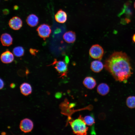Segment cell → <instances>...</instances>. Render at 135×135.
Returning <instances> with one entry per match:
<instances>
[{"instance_id":"obj_1","label":"cell","mask_w":135,"mask_h":135,"mask_svg":"<svg viewBox=\"0 0 135 135\" xmlns=\"http://www.w3.org/2000/svg\"><path fill=\"white\" fill-rule=\"evenodd\" d=\"M104 66L114 79L120 82L126 83L133 74L130 58L122 51L112 53L105 60Z\"/></svg>"},{"instance_id":"obj_2","label":"cell","mask_w":135,"mask_h":135,"mask_svg":"<svg viewBox=\"0 0 135 135\" xmlns=\"http://www.w3.org/2000/svg\"><path fill=\"white\" fill-rule=\"evenodd\" d=\"M69 123L74 134L80 135L87 134L88 128L81 115L78 118L70 121Z\"/></svg>"},{"instance_id":"obj_3","label":"cell","mask_w":135,"mask_h":135,"mask_svg":"<svg viewBox=\"0 0 135 135\" xmlns=\"http://www.w3.org/2000/svg\"><path fill=\"white\" fill-rule=\"evenodd\" d=\"M67 63L64 61H58L54 59L51 65H54L55 68L58 72L60 77L66 76L68 73V68Z\"/></svg>"},{"instance_id":"obj_4","label":"cell","mask_w":135,"mask_h":135,"mask_svg":"<svg viewBox=\"0 0 135 135\" xmlns=\"http://www.w3.org/2000/svg\"><path fill=\"white\" fill-rule=\"evenodd\" d=\"M89 54L92 58L100 60L104 54V49L100 45L98 44H94L90 48Z\"/></svg>"},{"instance_id":"obj_5","label":"cell","mask_w":135,"mask_h":135,"mask_svg":"<svg viewBox=\"0 0 135 135\" xmlns=\"http://www.w3.org/2000/svg\"><path fill=\"white\" fill-rule=\"evenodd\" d=\"M36 30L38 36L44 40L50 36L52 31L50 26L45 24L39 26Z\"/></svg>"},{"instance_id":"obj_6","label":"cell","mask_w":135,"mask_h":135,"mask_svg":"<svg viewBox=\"0 0 135 135\" xmlns=\"http://www.w3.org/2000/svg\"><path fill=\"white\" fill-rule=\"evenodd\" d=\"M34 127L32 121L28 118H25L21 120L19 127L22 132L26 133L30 132Z\"/></svg>"},{"instance_id":"obj_7","label":"cell","mask_w":135,"mask_h":135,"mask_svg":"<svg viewBox=\"0 0 135 135\" xmlns=\"http://www.w3.org/2000/svg\"><path fill=\"white\" fill-rule=\"evenodd\" d=\"M22 21L19 17L15 16L13 17L9 20L8 24L10 27L14 30L20 29L22 26Z\"/></svg>"},{"instance_id":"obj_8","label":"cell","mask_w":135,"mask_h":135,"mask_svg":"<svg viewBox=\"0 0 135 135\" xmlns=\"http://www.w3.org/2000/svg\"><path fill=\"white\" fill-rule=\"evenodd\" d=\"M0 59L3 63L8 64L12 62L14 59L13 54L9 50L6 51L1 55Z\"/></svg>"},{"instance_id":"obj_9","label":"cell","mask_w":135,"mask_h":135,"mask_svg":"<svg viewBox=\"0 0 135 135\" xmlns=\"http://www.w3.org/2000/svg\"><path fill=\"white\" fill-rule=\"evenodd\" d=\"M56 20L60 23H64L67 20V16L66 12L62 9H60L57 12L54 16Z\"/></svg>"},{"instance_id":"obj_10","label":"cell","mask_w":135,"mask_h":135,"mask_svg":"<svg viewBox=\"0 0 135 135\" xmlns=\"http://www.w3.org/2000/svg\"><path fill=\"white\" fill-rule=\"evenodd\" d=\"M100 60H94L91 63L90 69L92 71L95 72H99L102 70L104 67L102 62Z\"/></svg>"},{"instance_id":"obj_11","label":"cell","mask_w":135,"mask_h":135,"mask_svg":"<svg viewBox=\"0 0 135 135\" xmlns=\"http://www.w3.org/2000/svg\"><path fill=\"white\" fill-rule=\"evenodd\" d=\"M63 39L67 43H72L74 42L76 39V36L75 32L72 31L66 32L63 36Z\"/></svg>"},{"instance_id":"obj_12","label":"cell","mask_w":135,"mask_h":135,"mask_svg":"<svg viewBox=\"0 0 135 135\" xmlns=\"http://www.w3.org/2000/svg\"><path fill=\"white\" fill-rule=\"evenodd\" d=\"M83 83L86 88L90 89L93 88L96 84L95 79L92 77L90 76L86 77L83 80Z\"/></svg>"},{"instance_id":"obj_13","label":"cell","mask_w":135,"mask_h":135,"mask_svg":"<svg viewBox=\"0 0 135 135\" xmlns=\"http://www.w3.org/2000/svg\"><path fill=\"white\" fill-rule=\"evenodd\" d=\"M0 40L3 46H8L12 44L13 39L10 34L7 33H5L2 35Z\"/></svg>"},{"instance_id":"obj_14","label":"cell","mask_w":135,"mask_h":135,"mask_svg":"<svg viewBox=\"0 0 135 135\" xmlns=\"http://www.w3.org/2000/svg\"><path fill=\"white\" fill-rule=\"evenodd\" d=\"M20 89L21 93L25 96H27L30 94L32 92L31 86L26 82L23 83L21 84Z\"/></svg>"},{"instance_id":"obj_15","label":"cell","mask_w":135,"mask_h":135,"mask_svg":"<svg viewBox=\"0 0 135 135\" xmlns=\"http://www.w3.org/2000/svg\"><path fill=\"white\" fill-rule=\"evenodd\" d=\"M26 21L29 26L33 27L36 26L38 24L39 19L38 17L36 15L32 14L27 17Z\"/></svg>"},{"instance_id":"obj_16","label":"cell","mask_w":135,"mask_h":135,"mask_svg":"<svg viewBox=\"0 0 135 135\" xmlns=\"http://www.w3.org/2000/svg\"><path fill=\"white\" fill-rule=\"evenodd\" d=\"M97 90L98 93L104 96L108 93L110 90V88L106 84L101 83L98 86Z\"/></svg>"},{"instance_id":"obj_17","label":"cell","mask_w":135,"mask_h":135,"mask_svg":"<svg viewBox=\"0 0 135 135\" xmlns=\"http://www.w3.org/2000/svg\"><path fill=\"white\" fill-rule=\"evenodd\" d=\"M13 53L16 56L20 57L24 54V50L22 47L21 46H18L15 47L13 49Z\"/></svg>"},{"instance_id":"obj_18","label":"cell","mask_w":135,"mask_h":135,"mask_svg":"<svg viewBox=\"0 0 135 135\" xmlns=\"http://www.w3.org/2000/svg\"><path fill=\"white\" fill-rule=\"evenodd\" d=\"M126 104L128 107L130 108H135V96H130L126 100Z\"/></svg>"},{"instance_id":"obj_19","label":"cell","mask_w":135,"mask_h":135,"mask_svg":"<svg viewBox=\"0 0 135 135\" xmlns=\"http://www.w3.org/2000/svg\"><path fill=\"white\" fill-rule=\"evenodd\" d=\"M84 120L87 125L91 126L94 123V118L90 116H87L83 118Z\"/></svg>"},{"instance_id":"obj_20","label":"cell","mask_w":135,"mask_h":135,"mask_svg":"<svg viewBox=\"0 0 135 135\" xmlns=\"http://www.w3.org/2000/svg\"><path fill=\"white\" fill-rule=\"evenodd\" d=\"M30 52L32 55H35L38 52V50L32 48L30 49Z\"/></svg>"},{"instance_id":"obj_21","label":"cell","mask_w":135,"mask_h":135,"mask_svg":"<svg viewBox=\"0 0 135 135\" xmlns=\"http://www.w3.org/2000/svg\"><path fill=\"white\" fill-rule=\"evenodd\" d=\"M3 14L5 15L8 14L10 13L9 10L8 9H4L2 10Z\"/></svg>"},{"instance_id":"obj_22","label":"cell","mask_w":135,"mask_h":135,"mask_svg":"<svg viewBox=\"0 0 135 135\" xmlns=\"http://www.w3.org/2000/svg\"><path fill=\"white\" fill-rule=\"evenodd\" d=\"M4 82L3 80L1 78L0 79V89H2L4 87Z\"/></svg>"},{"instance_id":"obj_23","label":"cell","mask_w":135,"mask_h":135,"mask_svg":"<svg viewBox=\"0 0 135 135\" xmlns=\"http://www.w3.org/2000/svg\"><path fill=\"white\" fill-rule=\"evenodd\" d=\"M15 84L14 83H11L10 85V87L12 88H14L15 87Z\"/></svg>"},{"instance_id":"obj_24","label":"cell","mask_w":135,"mask_h":135,"mask_svg":"<svg viewBox=\"0 0 135 135\" xmlns=\"http://www.w3.org/2000/svg\"><path fill=\"white\" fill-rule=\"evenodd\" d=\"M18 6L16 5L14 6V10H17L18 9Z\"/></svg>"},{"instance_id":"obj_25","label":"cell","mask_w":135,"mask_h":135,"mask_svg":"<svg viewBox=\"0 0 135 135\" xmlns=\"http://www.w3.org/2000/svg\"><path fill=\"white\" fill-rule=\"evenodd\" d=\"M132 40L135 43V34L133 35L132 36Z\"/></svg>"},{"instance_id":"obj_26","label":"cell","mask_w":135,"mask_h":135,"mask_svg":"<svg viewBox=\"0 0 135 135\" xmlns=\"http://www.w3.org/2000/svg\"><path fill=\"white\" fill-rule=\"evenodd\" d=\"M4 134L3 135H4V134H6V133L5 132H2V133H1V134Z\"/></svg>"},{"instance_id":"obj_27","label":"cell","mask_w":135,"mask_h":135,"mask_svg":"<svg viewBox=\"0 0 135 135\" xmlns=\"http://www.w3.org/2000/svg\"><path fill=\"white\" fill-rule=\"evenodd\" d=\"M134 8H135V2H134Z\"/></svg>"},{"instance_id":"obj_28","label":"cell","mask_w":135,"mask_h":135,"mask_svg":"<svg viewBox=\"0 0 135 135\" xmlns=\"http://www.w3.org/2000/svg\"></svg>"}]
</instances>
